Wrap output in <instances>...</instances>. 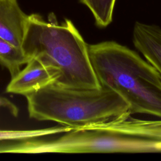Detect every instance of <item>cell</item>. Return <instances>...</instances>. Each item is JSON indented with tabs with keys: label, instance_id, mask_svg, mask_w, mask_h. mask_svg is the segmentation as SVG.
I'll list each match as a JSON object with an SVG mask.
<instances>
[{
	"label": "cell",
	"instance_id": "6da1fadb",
	"mask_svg": "<svg viewBox=\"0 0 161 161\" xmlns=\"http://www.w3.org/2000/svg\"><path fill=\"white\" fill-rule=\"evenodd\" d=\"M21 48L28 59L38 58L59 72L54 84L72 89L101 87L91 61L89 45L70 19L58 24L53 15L48 21L37 14L29 15Z\"/></svg>",
	"mask_w": 161,
	"mask_h": 161
},
{
	"label": "cell",
	"instance_id": "7a4b0ae2",
	"mask_svg": "<svg viewBox=\"0 0 161 161\" xmlns=\"http://www.w3.org/2000/svg\"><path fill=\"white\" fill-rule=\"evenodd\" d=\"M91 61L101 86L119 96L130 113L161 119V75L136 52L113 41L89 45Z\"/></svg>",
	"mask_w": 161,
	"mask_h": 161
},
{
	"label": "cell",
	"instance_id": "3957f363",
	"mask_svg": "<svg viewBox=\"0 0 161 161\" xmlns=\"http://www.w3.org/2000/svg\"><path fill=\"white\" fill-rule=\"evenodd\" d=\"M29 117L74 129L104 123L130 113L128 104L111 89H72L50 84L25 96Z\"/></svg>",
	"mask_w": 161,
	"mask_h": 161
},
{
	"label": "cell",
	"instance_id": "277c9868",
	"mask_svg": "<svg viewBox=\"0 0 161 161\" xmlns=\"http://www.w3.org/2000/svg\"><path fill=\"white\" fill-rule=\"evenodd\" d=\"M21 148L25 153H161V142L106 129L78 128L52 140L27 139Z\"/></svg>",
	"mask_w": 161,
	"mask_h": 161
},
{
	"label": "cell",
	"instance_id": "5b68a950",
	"mask_svg": "<svg viewBox=\"0 0 161 161\" xmlns=\"http://www.w3.org/2000/svg\"><path fill=\"white\" fill-rule=\"evenodd\" d=\"M59 76V72L56 69L38 58H30L25 67L11 77L6 92L25 96L55 83Z\"/></svg>",
	"mask_w": 161,
	"mask_h": 161
},
{
	"label": "cell",
	"instance_id": "8992f818",
	"mask_svg": "<svg viewBox=\"0 0 161 161\" xmlns=\"http://www.w3.org/2000/svg\"><path fill=\"white\" fill-rule=\"evenodd\" d=\"M28 18L29 15L22 11L17 0H0V36L19 48Z\"/></svg>",
	"mask_w": 161,
	"mask_h": 161
},
{
	"label": "cell",
	"instance_id": "52a82bcc",
	"mask_svg": "<svg viewBox=\"0 0 161 161\" xmlns=\"http://www.w3.org/2000/svg\"><path fill=\"white\" fill-rule=\"evenodd\" d=\"M133 43L136 49L161 75V28L154 25L135 23Z\"/></svg>",
	"mask_w": 161,
	"mask_h": 161
},
{
	"label": "cell",
	"instance_id": "ba28073f",
	"mask_svg": "<svg viewBox=\"0 0 161 161\" xmlns=\"http://www.w3.org/2000/svg\"><path fill=\"white\" fill-rule=\"evenodd\" d=\"M28 60L21 48L0 36V64L8 70L11 77L16 75Z\"/></svg>",
	"mask_w": 161,
	"mask_h": 161
},
{
	"label": "cell",
	"instance_id": "9c48e42d",
	"mask_svg": "<svg viewBox=\"0 0 161 161\" xmlns=\"http://www.w3.org/2000/svg\"><path fill=\"white\" fill-rule=\"evenodd\" d=\"M72 130V128L64 125L36 130H0V142L17 141L29 138H40L45 136L64 133Z\"/></svg>",
	"mask_w": 161,
	"mask_h": 161
},
{
	"label": "cell",
	"instance_id": "30bf717a",
	"mask_svg": "<svg viewBox=\"0 0 161 161\" xmlns=\"http://www.w3.org/2000/svg\"><path fill=\"white\" fill-rule=\"evenodd\" d=\"M116 0H80L92 12L96 23L100 27H106L112 21Z\"/></svg>",
	"mask_w": 161,
	"mask_h": 161
},
{
	"label": "cell",
	"instance_id": "8fae6325",
	"mask_svg": "<svg viewBox=\"0 0 161 161\" xmlns=\"http://www.w3.org/2000/svg\"><path fill=\"white\" fill-rule=\"evenodd\" d=\"M6 108L14 117L18 116L19 108L14 103L6 97L0 96V108Z\"/></svg>",
	"mask_w": 161,
	"mask_h": 161
}]
</instances>
